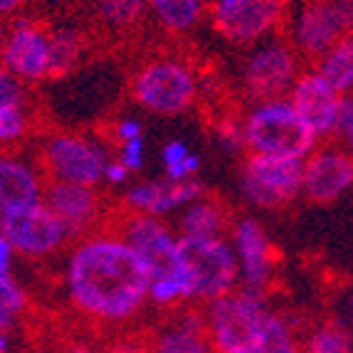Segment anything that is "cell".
Wrapping results in <instances>:
<instances>
[{
    "mask_svg": "<svg viewBox=\"0 0 353 353\" xmlns=\"http://www.w3.org/2000/svg\"><path fill=\"white\" fill-rule=\"evenodd\" d=\"M42 203L65 225L67 237L84 235L99 218L97 193L87 185H77V183L52 181L42 193Z\"/></svg>",
    "mask_w": 353,
    "mask_h": 353,
    "instance_id": "cell-17",
    "label": "cell"
},
{
    "mask_svg": "<svg viewBox=\"0 0 353 353\" xmlns=\"http://www.w3.org/2000/svg\"><path fill=\"white\" fill-rule=\"evenodd\" d=\"M289 104L301 117V121L314 131L316 139L334 134L341 94H336L319 72L296 74L294 84L289 89Z\"/></svg>",
    "mask_w": 353,
    "mask_h": 353,
    "instance_id": "cell-16",
    "label": "cell"
},
{
    "mask_svg": "<svg viewBox=\"0 0 353 353\" xmlns=\"http://www.w3.org/2000/svg\"><path fill=\"white\" fill-rule=\"evenodd\" d=\"M254 353H299L294 329L289 326V321L282 314L267 312Z\"/></svg>",
    "mask_w": 353,
    "mask_h": 353,
    "instance_id": "cell-24",
    "label": "cell"
},
{
    "mask_svg": "<svg viewBox=\"0 0 353 353\" xmlns=\"http://www.w3.org/2000/svg\"><path fill=\"white\" fill-rule=\"evenodd\" d=\"M0 301L10 309L15 316L25 312V306H28V296H25L23 287L15 282L10 272H0Z\"/></svg>",
    "mask_w": 353,
    "mask_h": 353,
    "instance_id": "cell-30",
    "label": "cell"
},
{
    "mask_svg": "<svg viewBox=\"0 0 353 353\" xmlns=\"http://www.w3.org/2000/svg\"><path fill=\"white\" fill-rule=\"evenodd\" d=\"M42 201V183L25 161L0 156V212H10Z\"/></svg>",
    "mask_w": 353,
    "mask_h": 353,
    "instance_id": "cell-20",
    "label": "cell"
},
{
    "mask_svg": "<svg viewBox=\"0 0 353 353\" xmlns=\"http://www.w3.org/2000/svg\"><path fill=\"white\" fill-rule=\"evenodd\" d=\"M117 136L121 139V141L136 139V136H141V124H139V121H134V119H124V121L117 126Z\"/></svg>",
    "mask_w": 353,
    "mask_h": 353,
    "instance_id": "cell-36",
    "label": "cell"
},
{
    "mask_svg": "<svg viewBox=\"0 0 353 353\" xmlns=\"http://www.w3.org/2000/svg\"><path fill=\"white\" fill-rule=\"evenodd\" d=\"M119 237L134 250L136 257L141 259L151 279L178 274V237L159 218L134 212L124 223V230Z\"/></svg>",
    "mask_w": 353,
    "mask_h": 353,
    "instance_id": "cell-10",
    "label": "cell"
},
{
    "mask_svg": "<svg viewBox=\"0 0 353 353\" xmlns=\"http://www.w3.org/2000/svg\"><path fill=\"white\" fill-rule=\"evenodd\" d=\"M296 79V54L284 42H265L245 65V87L259 101H274L287 94Z\"/></svg>",
    "mask_w": 353,
    "mask_h": 353,
    "instance_id": "cell-12",
    "label": "cell"
},
{
    "mask_svg": "<svg viewBox=\"0 0 353 353\" xmlns=\"http://www.w3.org/2000/svg\"><path fill=\"white\" fill-rule=\"evenodd\" d=\"M45 163H48L54 181L94 188L104 178L106 156L101 146H97L94 141H89L84 136L57 134L45 146Z\"/></svg>",
    "mask_w": 353,
    "mask_h": 353,
    "instance_id": "cell-11",
    "label": "cell"
},
{
    "mask_svg": "<svg viewBox=\"0 0 353 353\" xmlns=\"http://www.w3.org/2000/svg\"><path fill=\"white\" fill-rule=\"evenodd\" d=\"M6 35H8V30H6V25H3V20H0V50H3V42H6Z\"/></svg>",
    "mask_w": 353,
    "mask_h": 353,
    "instance_id": "cell-43",
    "label": "cell"
},
{
    "mask_svg": "<svg viewBox=\"0 0 353 353\" xmlns=\"http://www.w3.org/2000/svg\"><path fill=\"white\" fill-rule=\"evenodd\" d=\"M67 353H109V351L97 348V346H89V343H77V346L67 348Z\"/></svg>",
    "mask_w": 353,
    "mask_h": 353,
    "instance_id": "cell-41",
    "label": "cell"
},
{
    "mask_svg": "<svg viewBox=\"0 0 353 353\" xmlns=\"http://www.w3.org/2000/svg\"><path fill=\"white\" fill-rule=\"evenodd\" d=\"M203 195V183L193 181H165V183H141L126 193V205L139 215H165L198 201Z\"/></svg>",
    "mask_w": 353,
    "mask_h": 353,
    "instance_id": "cell-18",
    "label": "cell"
},
{
    "mask_svg": "<svg viewBox=\"0 0 353 353\" xmlns=\"http://www.w3.org/2000/svg\"><path fill=\"white\" fill-rule=\"evenodd\" d=\"M148 272L119 235H92L70 252L65 287L72 306L101 326H124L148 304Z\"/></svg>",
    "mask_w": 353,
    "mask_h": 353,
    "instance_id": "cell-1",
    "label": "cell"
},
{
    "mask_svg": "<svg viewBox=\"0 0 353 353\" xmlns=\"http://www.w3.org/2000/svg\"><path fill=\"white\" fill-rule=\"evenodd\" d=\"M220 141H223L230 151H237V148L245 143V139H242V129L235 124H225L223 129H220Z\"/></svg>",
    "mask_w": 353,
    "mask_h": 353,
    "instance_id": "cell-34",
    "label": "cell"
},
{
    "mask_svg": "<svg viewBox=\"0 0 353 353\" xmlns=\"http://www.w3.org/2000/svg\"><path fill=\"white\" fill-rule=\"evenodd\" d=\"M178 274L188 304H210L240 284L235 252L225 237H181Z\"/></svg>",
    "mask_w": 353,
    "mask_h": 353,
    "instance_id": "cell-2",
    "label": "cell"
},
{
    "mask_svg": "<svg viewBox=\"0 0 353 353\" xmlns=\"http://www.w3.org/2000/svg\"><path fill=\"white\" fill-rule=\"evenodd\" d=\"M0 232L6 235L12 252L25 257H50L67 242V230L45 203L0 212Z\"/></svg>",
    "mask_w": 353,
    "mask_h": 353,
    "instance_id": "cell-7",
    "label": "cell"
},
{
    "mask_svg": "<svg viewBox=\"0 0 353 353\" xmlns=\"http://www.w3.org/2000/svg\"><path fill=\"white\" fill-rule=\"evenodd\" d=\"M109 353H151V348L146 341H124Z\"/></svg>",
    "mask_w": 353,
    "mask_h": 353,
    "instance_id": "cell-38",
    "label": "cell"
},
{
    "mask_svg": "<svg viewBox=\"0 0 353 353\" xmlns=\"http://www.w3.org/2000/svg\"><path fill=\"white\" fill-rule=\"evenodd\" d=\"M353 183L351 156L341 148H321L304 159L301 193L312 203L339 201Z\"/></svg>",
    "mask_w": 353,
    "mask_h": 353,
    "instance_id": "cell-15",
    "label": "cell"
},
{
    "mask_svg": "<svg viewBox=\"0 0 353 353\" xmlns=\"http://www.w3.org/2000/svg\"><path fill=\"white\" fill-rule=\"evenodd\" d=\"M126 178H129V171H126V168L119 163V161H112V163L106 161V165H104V181L119 185V183H124Z\"/></svg>",
    "mask_w": 353,
    "mask_h": 353,
    "instance_id": "cell-35",
    "label": "cell"
},
{
    "mask_svg": "<svg viewBox=\"0 0 353 353\" xmlns=\"http://www.w3.org/2000/svg\"><path fill=\"white\" fill-rule=\"evenodd\" d=\"M28 104V92L25 84L18 82L10 72L0 67V106H15V109H25Z\"/></svg>",
    "mask_w": 353,
    "mask_h": 353,
    "instance_id": "cell-31",
    "label": "cell"
},
{
    "mask_svg": "<svg viewBox=\"0 0 353 353\" xmlns=\"http://www.w3.org/2000/svg\"><path fill=\"white\" fill-rule=\"evenodd\" d=\"M10 348V341H8V334L6 331H0V353H8Z\"/></svg>",
    "mask_w": 353,
    "mask_h": 353,
    "instance_id": "cell-42",
    "label": "cell"
},
{
    "mask_svg": "<svg viewBox=\"0 0 353 353\" xmlns=\"http://www.w3.org/2000/svg\"><path fill=\"white\" fill-rule=\"evenodd\" d=\"M163 163H165V176L168 181H188L198 173L201 168V159L195 153L188 151V146L183 141H171L163 146Z\"/></svg>",
    "mask_w": 353,
    "mask_h": 353,
    "instance_id": "cell-25",
    "label": "cell"
},
{
    "mask_svg": "<svg viewBox=\"0 0 353 353\" xmlns=\"http://www.w3.org/2000/svg\"><path fill=\"white\" fill-rule=\"evenodd\" d=\"M242 139L252 153L284 156L304 161L316 148V136L301 121L287 99L259 101L248 114L242 126Z\"/></svg>",
    "mask_w": 353,
    "mask_h": 353,
    "instance_id": "cell-4",
    "label": "cell"
},
{
    "mask_svg": "<svg viewBox=\"0 0 353 353\" xmlns=\"http://www.w3.org/2000/svg\"><path fill=\"white\" fill-rule=\"evenodd\" d=\"M195 74L178 59H153L134 77V99L153 114L176 117L195 101Z\"/></svg>",
    "mask_w": 353,
    "mask_h": 353,
    "instance_id": "cell-5",
    "label": "cell"
},
{
    "mask_svg": "<svg viewBox=\"0 0 353 353\" xmlns=\"http://www.w3.org/2000/svg\"><path fill=\"white\" fill-rule=\"evenodd\" d=\"M324 77V82L334 89L336 94L348 97L353 87V42L351 37H343L334 48L321 57V70H316Z\"/></svg>",
    "mask_w": 353,
    "mask_h": 353,
    "instance_id": "cell-22",
    "label": "cell"
},
{
    "mask_svg": "<svg viewBox=\"0 0 353 353\" xmlns=\"http://www.w3.org/2000/svg\"><path fill=\"white\" fill-rule=\"evenodd\" d=\"M146 343L151 353H212L203 314L195 309L176 314Z\"/></svg>",
    "mask_w": 353,
    "mask_h": 353,
    "instance_id": "cell-19",
    "label": "cell"
},
{
    "mask_svg": "<svg viewBox=\"0 0 353 353\" xmlns=\"http://www.w3.org/2000/svg\"><path fill=\"white\" fill-rule=\"evenodd\" d=\"M301 171L304 161L252 153L245 161L240 188L252 205L282 208L301 193Z\"/></svg>",
    "mask_w": 353,
    "mask_h": 353,
    "instance_id": "cell-6",
    "label": "cell"
},
{
    "mask_svg": "<svg viewBox=\"0 0 353 353\" xmlns=\"http://www.w3.org/2000/svg\"><path fill=\"white\" fill-rule=\"evenodd\" d=\"M0 62L18 82H42L50 77V35L35 23H18L6 35Z\"/></svg>",
    "mask_w": 353,
    "mask_h": 353,
    "instance_id": "cell-13",
    "label": "cell"
},
{
    "mask_svg": "<svg viewBox=\"0 0 353 353\" xmlns=\"http://www.w3.org/2000/svg\"><path fill=\"white\" fill-rule=\"evenodd\" d=\"M228 228V212L218 201H198L188 203L181 218V237H223Z\"/></svg>",
    "mask_w": 353,
    "mask_h": 353,
    "instance_id": "cell-21",
    "label": "cell"
},
{
    "mask_svg": "<svg viewBox=\"0 0 353 353\" xmlns=\"http://www.w3.org/2000/svg\"><path fill=\"white\" fill-rule=\"evenodd\" d=\"M119 163L124 165L126 171H139L143 165V136H136V139H129L121 146V156H119Z\"/></svg>",
    "mask_w": 353,
    "mask_h": 353,
    "instance_id": "cell-32",
    "label": "cell"
},
{
    "mask_svg": "<svg viewBox=\"0 0 353 353\" xmlns=\"http://www.w3.org/2000/svg\"><path fill=\"white\" fill-rule=\"evenodd\" d=\"M15 319H18V316H15V314H12L10 309L3 304V301H0V331H6V334H8V331L15 326Z\"/></svg>",
    "mask_w": 353,
    "mask_h": 353,
    "instance_id": "cell-39",
    "label": "cell"
},
{
    "mask_svg": "<svg viewBox=\"0 0 353 353\" xmlns=\"http://www.w3.org/2000/svg\"><path fill=\"white\" fill-rule=\"evenodd\" d=\"M12 248L8 245V240H6V235L0 232V272H10V267H12Z\"/></svg>",
    "mask_w": 353,
    "mask_h": 353,
    "instance_id": "cell-37",
    "label": "cell"
},
{
    "mask_svg": "<svg viewBox=\"0 0 353 353\" xmlns=\"http://www.w3.org/2000/svg\"><path fill=\"white\" fill-rule=\"evenodd\" d=\"M146 0H99V15L109 28L124 30L139 23Z\"/></svg>",
    "mask_w": 353,
    "mask_h": 353,
    "instance_id": "cell-28",
    "label": "cell"
},
{
    "mask_svg": "<svg viewBox=\"0 0 353 353\" xmlns=\"http://www.w3.org/2000/svg\"><path fill=\"white\" fill-rule=\"evenodd\" d=\"M146 6L171 32H185L195 28L203 15V0H146Z\"/></svg>",
    "mask_w": 353,
    "mask_h": 353,
    "instance_id": "cell-23",
    "label": "cell"
},
{
    "mask_svg": "<svg viewBox=\"0 0 353 353\" xmlns=\"http://www.w3.org/2000/svg\"><path fill=\"white\" fill-rule=\"evenodd\" d=\"M287 0H212L215 30L232 45H252L282 20Z\"/></svg>",
    "mask_w": 353,
    "mask_h": 353,
    "instance_id": "cell-8",
    "label": "cell"
},
{
    "mask_svg": "<svg viewBox=\"0 0 353 353\" xmlns=\"http://www.w3.org/2000/svg\"><path fill=\"white\" fill-rule=\"evenodd\" d=\"M232 252L240 270V289L265 294L274 272V250L270 245L265 228L252 218H245L232 228Z\"/></svg>",
    "mask_w": 353,
    "mask_h": 353,
    "instance_id": "cell-14",
    "label": "cell"
},
{
    "mask_svg": "<svg viewBox=\"0 0 353 353\" xmlns=\"http://www.w3.org/2000/svg\"><path fill=\"white\" fill-rule=\"evenodd\" d=\"M267 312L265 296L248 289L210 301L203 321L212 353H254Z\"/></svg>",
    "mask_w": 353,
    "mask_h": 353,
    "instance_id": "cell-3",
    "label": "cell"
},
{
    "mask_svg": "<svg viewBox=\"0 0 353 353\" xmlns=\"http://www.w3.org/2000/svg\"><path fill=\"white\" fill-rule=\"evenodd\" d=\"M304 353H351V339L341 326H316L306 336Z\"/></svg>",
    "mask_w": 353,
    "mask_h": 353,
    "instance_id": "cell-26",
    "label": "cell"
},
{
    "mask_svg": "<svg viewBox=\"0 0 353 353\" xmlns=\"http://www.w3.org/2000/svg\"><path fill=\"white\" fill-rule=\"evenodd\" d=\"M79 59V40L72 32L50 35V77H62Z\"/></svg>",
    "mask_w": 353,
    "mask_h": 353,
    "instance_id": "cell-27",
    "label": "cell"
},
{
    "mask_svg": "<svg viewBox=\"0 0 353 353\" xmlns=\"http://www.w3.org/2000/svg\"><path fill=\"white\" fill-rule=\"evenodd\" d=\"M28 129V114L15 106H0V143L18 141Z\"/></svg>",
    "mask_w": 353,
    "mask_h": 353,
    "instance_id": "cell-29",
    "label": "cell"
},
{
    "mask_svg": "<svg viewBox=\"0 0 353 353\" xmlns=\"http://www.w3.org/2000/svg\"><path fill=\"white\" fill-rule=\"evenodd\" d=\"M351 0H306L296 18V48L306 57H324L336 42L348 37Z\"/></svg>",
    "mask_w": 353,
    "mask_h": 353,
    "instance_id": "cell-9",
    "label": "cell"
},
{
    "mask_svg": "<svg viewBox=\"0 0 353 353\" xmlns=\"http://www.w3.org/2000/svg\"><path fill=\"white\" fill-rule=\"evenodd\" d=\"M25 6V0H0V15H12Z\"/></svg>",
    "mask_w": 353,
    "mask_h": 353,
    "instance_id": "cell-40",
    "label": "cell"
},
{
    "mask_svg": "<svg viewBox=\"0 0 353 353\" xmlns=\"http://www.w3.org/2000/svg\"><path fill=\"white\" fill-rule=\"evenodd\" d=\"M334 136H341V141H351L353 136V101L351 97H341V104H339V114H336V126Z\"/></svg>",
    "mask_w": 353,
    "mask_h": 353,
    "instance_id": "cell-33",
    "label": "cell"
}]
</instances>
